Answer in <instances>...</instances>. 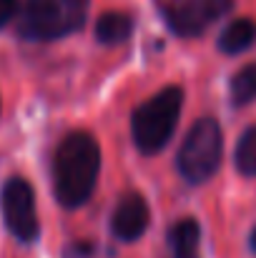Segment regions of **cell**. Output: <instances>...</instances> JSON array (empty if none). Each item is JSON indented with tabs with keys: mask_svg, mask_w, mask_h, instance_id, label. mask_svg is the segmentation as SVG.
I'll list each match as a JSON object with an SVG mask.
<instances>
[{
	"mask_svg": "<svg viewBox=\"0 0 256 258\" xmlns=\"http://www.w3.org/2000/svg\"><path fill=\"white\" fill-rule=\"evenodd\" d=\"M100 171V146L85 133H68L53 156V193L63 208H78L93 196Z\"/></svg>",
	"mask_w": 256,
	"mask_h": 258,
	"instance_id": "6da1fadb",
	"label": "cell"
},
{
	"mask_svg": "<svg viewBox=\"0 0 256 258\" xmlns=\"http://www.w3.org/2000/svg\"><path fill=\"white\" fill-rule=\"evenodd\" d=\"M221 156H224V133L216 118H198L191 131L183 138V146L178 151L176 166L178 173L198 185L206 183L209 178H214V173L221 166Z\"/></svg>",
	"mask_w": 256,
	"mask_h": 258,
	"instance_id": "277c9868",
	"label": "cell"
},
{
	"mask_svg": "<svg viewBox=\"0 0 256 258\" xmlns=\"http://www.w3.org/2000/svg\"><path fill=\"white\" fill-rule=\"evenodd\" d=\"M148 221H151V211H148V203L141 193L131 190L126 193L116 211H113V218H111V231L118 241H138L146 228H148Z\"/></svg>",
	"mask_w": 256,
	"mask_h": 258,
	"instance_id": "52a82bcc",
	"label": "cell"
},
{
	"mask_svg": "<svg viewBox=\"0 0 256 258\" xmlns=\"http://www.w3.org/2000/svg\"><path fill=\"white\" fill-rule=\"evenodd\" d=\"M164 20L176 35H201L203 28L219 18V13L214 10V5H209V0H166L161 5Z\"/></svg>",
	"mask_w": 256,
	"mask_h": 258,
	"instance_id": "8992f818",
	"label": "cell"
},
{
	"mask_svg": "<svg viewBox=\"0 0 256 258\" xmlns=\"http://www.w3.org/2000/svg\"><path fill=\"white\" fill-rule=\"evenodd\" d=\"M249 246H251V251L256 253V226H254V231H251V238H249Z\"/></svg>",
	"mask_w": 256,
	"mask_h": 258,
	"instance_id": "5bb4252c",
	"label": "cell"
},
{
	"mask_svg": "<svg viewBox=\"0 0 256 258\" xmlns=\"http://www.w3.org/2000/svg\"><path fill=\"white\" fill-rule=\"evenodd\" d=\"M181 108H183V90L178 86H169L133 110L131 133L141 153L153 156L166 148L178 125Z\"/></svg>",
	"mask_w": 256,
	"mask_h": 258,
	"instance_id": "7a4b0ae2",
	"label": "cell"
},
{
	"mask_svg": "<svg viewBox=\"0 0 256 258\" xmlns=\"http://www.w3.org/2000/svg\"><path fill=\"white\" fill-rule=\"evenodd\" d=\"M131 33H133V18L128 13L108 10L95 23V40L103 45H118V43L128 40Z\"/></svg>",
	"mask_w": 256,
	"mask_h": 258,
	"instance_id": "9c48e42d",
	"label": "cell"
},
{
	"mask_svg": "<svg viewBox=\"0 0 256 258\" xmlns=\"http://www.w3.org/2000/svg\"><path fill=\"white\" fill-rule=\"evenodd\" d=\"M85 23V0H25L18 33L28 40H56Z\"/></svg>",
	"mask_w": 256,
	"mask_h": 258,
	"instance_id": "3957f363",
	"label": "cell"
},
{
	"mask_svg": "<svg viewBox=\"0 0 256 258\" xmlns=\"http://www.w3.org/2000/svg\"><path fill=\"white\" fill-rule=\"evenodd\" d=\"M256 40V23L251 18H239L224 28L219 35V50L226 55H239Z\"/></svg>",
	"mask_w": 256,
	"mask_h": 258,
	"instance_id": "30bf717a",
	"label": "cell"
},
{
	"mask_svg": "<svg viewBox=\"0 0 256 258\" xmlns=\"http://www.w3.org/2000/svg\"><path fill=\"white\" fill-rule=\"evenodd\" d=\"M231 103L234 105H246L256 98V63L244 66L241 71H236V76L231 78Z\"/></svg>",
	"mask_w": 256,
	"mask_h": 258,
	"instance_id": "8fae6325",
	"label": "cell"
},
{
	"mask_svg": "<svg viewBox=\"0 0 256 258\" xmlns=\"http://www.w3.org/2000/svg\"><path fill=\"white\" fill-rule=\"evenodd\" d=\"M18 15V0H0V28H5Z\"/></svg>",
	"mask_w": 256,
	"mask_h": 258,
	"instance_id": "4fadbf2b",
	"label": "cell"
},
{
	"mask_svg": "<svg viewBox=\"0 0 256 258\" xmlns=\"http://www.w3.org/2000/svg\"><path fill=\"white\" fill-rule=\"evenodd\" d=\"M236 168L244 175H256V125L246 128L236 146Z\"/></svg>",
	"mask_w": 256,
	"mask_h": 258,
	"instance_id": "7c38bea8",
	"label": "cell"
},
{
	"mask_svg": "<svg viewBox=\"0 0 256 258\" xmlns=\"http://www.w3.org/2000/svg\"><path fill=\"white\" fill-rule=\"evenodd\" d=\"M0 211H3V221H5L8 231L18 241L33 243L40 236V221H38V213H35V193H33V185L25 178L13 175L3 183Z\"/></svg>",
	"mask_w": 256,
	"mask_h": 258,
	"instance_id": "5b68a950",
	"label": "cell"
},
{
	"mask_svg": "<svg viewBox=\"0 0 256 258\" xmlns=\"http://www.w3.org/2000/svg\"><path fill=\"white\" fill-rule=\"evenodd\" d=\"M198 243H201V226L193 218H181L171 226L169 246L173 258H198Z\"/></svg>",
	"mask_w": 256,
	"mask_h": 258,
	"instance_id": "ba28073f",
	"label": "cell"
}]
</instances>
